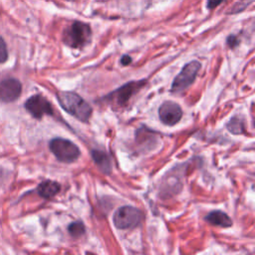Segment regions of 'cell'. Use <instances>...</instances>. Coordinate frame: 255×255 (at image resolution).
I'll list each match as a JSON object with an SVG mask.
<instances>
[{
    "label": "cell",
    "mask_w": 255,
    "mask_h": 255,
    "mask_svg": "<svg viewBox=\"0 0 255 255\" xmlns=\"http://www.w3.org/2000/svg\"><path fill=\"white\" fill-rule=\"evenodd\" d=\"M57 99L64 110L83 123L88 122L92 116L93 109L90 104L74 92H59Z\"/></svg>",
    "instance_id": "cell-1"
},
{
    "label": "cell",
    "mask_w": 255,
    "mask_h": 255,
    "mask_svg": "<svg viewBox=\"0 0 255 255\" xmlns=\"http://www.w3.org/2000/svg\"><path fill=\"white\" fill-rule=\"evenodd\" d=\"M202 65L199 61H191L181 69L179 74L175 78L171 91L173 93H181L194 84Z\"/></svg>",
    "instance_id": "cell-5"
},
{
    "label": "cell",
    "mask_w": 255,
    "mask_h": 255,
    "mask_svg": "<svg viewBox=\"0 0 255 255\" xmlns=\"http://www.w3.org/2000/svg\"><path fill=\"white\" fill-rule=\"evenodd\" d=\"M92 157L94 163L98 169L105 175H110L112 173V162L109 154L103 151L94 150L92 151Z\"/></svg>",
    "instance_id": "cell-10"
},
{
    "label": "cell",
    "mask_w": 255,
    "mask_h": 255,
    "mask_svg": "<svg viewBox=\"0 0 255 255\" xmlns=\"http://www.w3.org/2000/svg\"><path fill=\"white\" fill-rule=\"evenodd\" d=\"M132 62V58L129 55H124L121 59V63L123 66H127V65H130Z\"/></svg>",
    "instance_id": "cell-17"
},
{
    "label": "cell",
    "mask_w": 255,
    "mask_h": 255,
    "mask_svg": "<svg viewBox=\"0 0 255 255\" xmlns=\"http://www.w3.org/2000/svg\"><path fill=\"white\" fill-rule=\"evenodd\" d=\"M60 189H61V185L54 180L42 181L37 187L39 196L46 200L54 198L59 193Z\"/></svg>",
    "instance_id": "cell-12"
},
{
    "label": "cell",
    "mask_w": 255,
    "mask_h": 255,
    "mask_svg": "<svg viewBox=\"0 0 255 255\" xmlns=\"http://www.w3.org/2000/svg\"><path fill=\"white\" fill-rule=\"evenodd\" d=\"M145 83L146 81L144 80L132 81L127 83L124 86L117 89L116 91H114L113 93H111L108 96V98L112 99L117 106L123 107L127 105V103L130 101V99L133 97V96L143 88Z\"/></svg>",
    "instance_id": "cell-6"
},
{
    "label": "cell",
    "mask_w": 255,
    "mask_h": 255,
    "mask_svg": "<svg viewBox=\"0 0 255 255\" xmlns=\"http://www.w3.org/2000/svg\"><path fill=\"white\" fill-rule=\"evenodd\" d=\"M228 43H229L230 47H231V48H234L236 45H238V40H237V38H236L235 36L231 35V36H230V37H229Z\"/></svg>",
    "instance_id": "cell-18"
},
{
    "label": "cell",
    "mask_w": 255,
    "mask_h": 255,
    "mask_svg": "<svg viewBox=\"0 0 255 255\" xmlns=\"http://www.w3.org/2000/svg\"><path fill=\"white\" fill-rule=\"evenodd\" d=\"M49 148L58 161L62 163L70 164L76 162L81 154L80 149L76 144L62 138L53 139L49 144Z\"/></svg>",
    "instance_id": "cell-2"
},
{
    "label": "cell",
    "mask_w": 255,
    "mask_h": 255,
    "mask_svg": "<svg viewBox=\"0 0 255 255\" xmlns=\"http://www.w3.org/2000/svg\"><path fill=\"white\" fill-rule=\"evenodd\" d=\"M8 58V51H7V46L3 38L0 36V64L6 62Z\"/></svg>",
    "instance_id": "cell-15"
},
{
    "label": "cell",
    "mask_w": 255,
    "mask_h": 255,
    "mask_svg": "<svg viewBox=\"0 0 255 255\" xmlns=\"http://www.w3.org/2000/svg\"><path fill=\"white\" fill-rule=\"evenodd\" d=\"M222 1H223V0H208V1H207V7L209 9H213L216 6H218Z\"/></svg>",
    "instance_id": "cell-16"
},
{
    "label": "cell",
    "mask_w": 255,
    "mask_h": 255,
    "mask_svg": "<svg viewBox=\"0 0 255 255\" xmlns=\"http://www.w3.org/2000/svg\"><path fill=\"white\" fill-rule=\"evenodd\" d=\"M205 220L211 226L220 228H230L232 226L231 218L221 210H213L205 216Z\"/></svg>",
    "instance_id": "cell-11"
},
{
    "label": "cell",
    "mask_w": 255,
    "mask_h": 255,
    "mask_svg": "<svg viewBox=\"0 0 255 255\" xmlns=\"http://www.w3.org/2000/svg\"><path fill=\"white\" fill-rule=\"evenodd\" d=\"M85 226L82 221H74L68 227V231L74 238L81 237L85 233Z\"/></svg>",
    "instance_id": "cell-14"
},
{
    "label": "cell",
    "mask_w": 255,
    "mask_h": 255,
    "mask_svg": "<svg viewBox=\"0 0 255 255\" xmlns=\"http://www.w3.org/2000/svg\"><path fill=\"white\" fill-rule=\"evenodd\" d=\"M144 214L139 208L131 205H125L115 212L113 221L118 230H131L140 226Z\"/></svg>",
    "instance_id": "cell-4"
},
{
    "label": "cell",
    "mask_w": 255,
    "mask_h": 255,
    "mask_svg": "<svg viewBox=\"0 0 255 255\" xmlns=\"http://www.w3.org/2000/svg\"><path fill=\"white\" fill-rule=\"evenodd\" d=\"M26 110L36 119H41L45 115L52 116L54 114L50 102L41 95L30 97L25 103Z\"/></svg>",
    "instance_id": "cell-7"
},
{
    "label": "cell",
    "mask_w": 255,
    "mask_h": 255,
    "mask_svg": "<svg viewBox=\"0 0 255 255\" xmlns=\"http://www.w3.org/2000/svg\"><path fill=\"white\" fill-rule=\"evenodd\" d=\"M228 130L234 135L243 134L244 133V122H243V120L239 119V117L232 118L228 123Z\"/></svg>",
    "instance_id": "cell-13"
},
{
    "label": "cell",
    "mask_w": 255,
    "mask_h": 255,
    "mask_svg": "<svg viewBox=\"0 0 255 255\" xmlns=\"http://www.w3.org/2000/svg\"><path fill=\"white\" fill-rule=\"evenodd\" d=\"M158 117L165 125L175 126L181 120L182 110L178 104L173 101H167L158 108Z\"/></svg>",
    "instance_id": "cell-8"
},
{
    "label": "cell",
    "mask_w": 255,
    "mask_h": 255,
    "mask_svg": "<svg viewBox=\"0 0 255 255\" xmlns=\"http://www.w3.org/2000/svg\"><path fill=\"white\" fill-rule=\"evenodd\" d=\"M92 36V31L88 24L83 22H74L63 34V41L72 48H83L86 46Z\"/></svg>",
    "instance_id": "cell-3"
},
{
    "label": "cell",
    "mask_w": 255,
    "mask_h": 255,
    "mask_svg": "<svg viewBox=\"0 0 255 255\" xmlns=\"http://www.w3.org/2000/svg\"><path fill=\"white\" fill-rule=\"evenodd\" d=\"M22 92V85L17 79H5L0 82V101L11 103L16 101Z\"/></svg>",
    "instance_id": "cell-9"
}]
</instances>
